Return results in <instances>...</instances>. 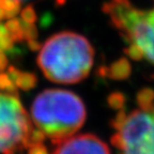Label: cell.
<instances>
[{
  "label": "cell",
  "instance_id": "cell-4",
  "mask_svg": "<svg viewBox=\"0 0 154 154\" xmlns=\"http://www.w3.org/2000/svg\"><path fill=\"white\" fill-rule=\"evenodd\" d=\"M139 104L115 120L112 143L119 154H154V92L138 95Z\"/></svg>",
  "mask_w": 154,
  "mask_h": 154
},
{
  "label": "cell",
  "instance_id": "cell-5",
  "mask_svg": "<svg viewBox=\"0 0 154 154\" xmlns=\"http://www.w3.org/2000/svg\"><path fill=\"white\" fill-rule=\"evenodd\" d=\"M34 131L16 96L0 92V154H13L34 140Z\"/></svg>",
  "mask_w": 154,
  "mask_h": 154
},
{
  "label": "cell",
  "instance_id": "cell-1",
  "mask_svg": "<svg viewBox=\"0 0 154 154\" xmlns=\"http://www.w3.org/2000/svg\"><path fill=\"white\" fill-rule=\"evenodd\" d=\"M94 62V49L84 35L62 31L48 38L38 55V64L48 80L70 85L85 79Z\"/></svg>",
  "mask_w": 154,
  "mask_h": 154
},
{
  "label": "cell",
  "instance_id": "cell-6",
  "mask_svg": "<svg viewBox=\"0 0 154 154\" xmlns=\"http://www.w3.org/2000/svg\"><path fill=\"white\" fill-rule=\"evenodd\" d=\"M54 154H110L108 146L92 134L73 135L58 143Z\"/></svg>",
  "mask_w": 154,
  "mask_h": 154
},
{
  "label": "cell",
  "instance_id": "cell-2",
  "mask_svg": "<svg viewBox=\"0 0 154 154\" xmlns=\"http://www.w3.org/2000/svg\"><path fill=\"white\" fill-rule=\"evenodd\" d=\"M31 121L43 137L55 143L71 137L86 121V107L79 96L64 89H46L31 105Z\"/></svg>",
  "mask_w": 154,
  "mask_h": 154
},
{
  "label": "cell",
  "instance_id": "cell-3",
  "mask_svg": "<svg viewBox=\"0 0 154 154\" xmlns=\"http://www.w3.org/2000/svg\"><path fill=\"white\" fill-rule=\"evenodd\" d=\"M103 11L123 38L128 56L154 67V7L144 10L130 0H109Z\"/></svg>",
  "mask_w": 154,
  "mask_h": 154
},
{
  "label": "cell",
  "instance_id": "cell-7",
  "mask_svg": "<svg viewBox=\"0 0 154 154\" xmlns=\"http://www.w3.org/2000/svg\"><path fill=\"white\" fill-rule=\"evenodd\" d=\"M31 0H0V20L17 15L22 5Z\"/></svg>",
  "mask_w": 154,
  "mask_h": 154
}]
</instances>
